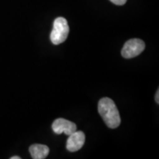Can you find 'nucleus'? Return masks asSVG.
Returning a JSON list of instances; mask_svg holds the SVG:
<instances>
[{
  "label": "nucleus",
  "mask_w": 159,
  "mask_h": 159,
  "mask_svg": "<svg viewBox=\"0 0 159 159\" xmlns=\"http://www.w3.org/2000/svg\"><path fill=\"white\" fill-rule=\"evenodd\" d=\"M98 111L108 128L114 129L119 126L121 123L120 115L112 99L108 97L101 99L98 103Z\"/></svg>",
  "instance_id": "f257e3e1"
},
{
  "label": "nucleus",
  "mask_w": 159,
  "mask_h": 159,
  "mask_svg": "<svg viewBox=\"0 0 159 159\" xmlns=\"http://www.w3.org/2000/svg\"><path fill=\"white\" fill-rule=\"evenodd\" d=\"M69 33V27L66 19L63 17L55 19L50 34L52 43L55 45L62 43L66 40Z\"/></svg>",
  "instance_id": "f03ea898"
},
{
  "label": "nucleus",
  "mask_w": 159,
  "mask_h": 159,
  "mask_svg": "<svg viewBox=\"0 0 159 159\" xmlns=\"http://www.w3.org/2000/svg\"><path fill=\"white\" fill-rule=\"evenodd\" d=\"M145 49V43L142 40L133 39L125 43L122 49V55L125 58H133L140 55Z\"/></svg>",
  "instance_id": "7ed1b4c3"
},
{
  "label": "nucleus",
  "mask_w": 159,
  "mask_h": 159,
  "mask_svg": "<svg viewBox=\"0 0 159 159\" xmlns=\"http://www.w3.org/2000/svg\"><path fill=\"white\" fill-rule=\"evenodd\" d=\"M52 128L56 134H61L64 133L66 135L69 136L77 130V125L67 119L60 118L55 119L53 122Z\"/></svg>",
  "instance_id": "20e7f679"
},
{
  "label": "nucleus",
  "mask_w": 159,
  "mask_h": 159,
  "mask_svg": "<svg viewBox=\"0 0 159 159\" xmlns=\"http://www.w3.org/2000/svg\"><path fill=\"white\" fill-rule=\"evenodd\" d=\"M66 142V149L70 152H76L83 148L85 136L83 131H75L69 135Z\"/></svg>",
  "instance_id": "39448f33"
},
{
  "label": "nucleus",
  "mask_w": 159,
  "mask_h": 159,
  "mask_svg": "<svg viewBox=\"0 0 159 159\" xmlns=\"http://www.w3.org/2000/svg\"><path fill=\"white\" fill-rule=\"evenodd\" d=\"M29 151L33 159H43L48 156L49 148L44 144H35L30 147Z\"/></svg>",
  "instance_id": "423d86ee"
},
{
  "label": "nucleus",
  "mask_w": 159,
  "mask_h": 159,
  "mask_svg": "<svg viewBox=\"0 0 159 159\" xmlns=\"http://www.w3.org/2000/svg\"><path fill=\"white\" fill-rule=\"evenodd\" d=\"M110 1L116 5H123L126 3L127 0H110Z\"/></svg>",
  "instance_id": "0eeeda50"
},
{
  "label": "nucleus",
  "mask_w": 159,
  "mask_h": 159,
  "mask_svg": "<svg viewBox=\"0 0 159 159\" xmlns=\"http://www.w3.org/2000/svg\"><path fill=\"white\" fill-rule=\"evenodd\" d=\"M155 99H156V102L158 103H159V90L158 89L157 90V92H156V97H155Z\"/></svg>",
  "instance_id": "6e6552de"
},
{
  "label": "nucleus",
  "mask_w": 159,
  "mask_h": 159,
  "mask_svg": "<svg viewBox=\"0 0 159 159\" xmlns=\"http://www.w3.org/2000/svg\"><path fill=\"white\" fill-rule=\"evenodd\" d=\"M11 159H21V157H19V156H13V157H11Z\"/></svg>",
  "instance_id": "1a4fd4ad"
}]
</instances>
